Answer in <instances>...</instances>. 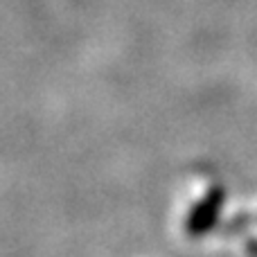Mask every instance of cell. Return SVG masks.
I'll return each mask as SVG.
<instances>
[{"mask_svg": "<svg viewBox=\"0 0 257 257\" xmlns=\"http://www.w3.org/2000/svg\"><path fill=\"white\" fill-rule=\"evenodd\" d=\"M221 201H223L221 190H214L196 205V210L190 217V223H187L192 235H203L205 230L212 228V223L217 221V217H219V210H221Z\"/></svg>", "mask_w": 257, "mask_h": 257, "instance_id": "obj_1", "label": "cell"}]
</instances>
